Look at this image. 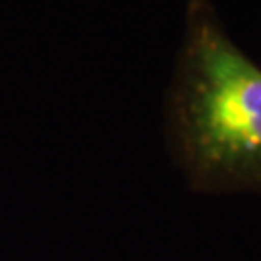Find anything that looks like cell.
I'll use <instances>...</instances> for the list:
<instances>
[{"instance_id": "1", "label": "cell", "mask_w": 261, "mask_h": 261, "mask_svg": "<svg viewBox=\"0 0 261 261\" xmlns=\"http://www.w3.org/2000/svg\"><path fill=\"white\" fill-rule=\"evenodd\" d=\"M165 136L194 192L261 194V70L209 0H188Z\"/></svg>"}]
</instances>
